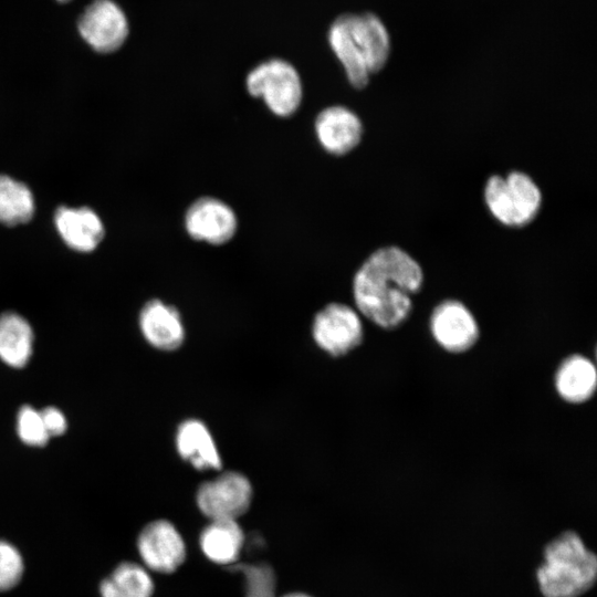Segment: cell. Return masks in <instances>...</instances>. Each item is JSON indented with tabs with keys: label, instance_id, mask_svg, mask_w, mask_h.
Instances as JSON below:
<instances>
[{
	"label": "cell",
	"instance_id": "obj_1",
	"mask_svg": "<svg viewBox=\"0 0 597 597\" xmlns=\"http://www.w3.org/2000/svg\"><path fill=\"white\" fill-rule=\"evenodd\" d=\"M423 282L420 264L399 247L374 251L353 279V297L359 314L384 329L400 326L410 315L412 296Z\"/></svg>",
	"mask_w": 597,
	"mask_h": 597
},
{
	"label": "cell",
	"instance_id": "obj_2",
	"mask_svg": "<svg viewBox=\"0 0 597 597\" xmlns=\"http://www.w3.org/2000/svg\"><path fill=\"white\" fill-rule=\"evenodd\" d=\"M328 42L355 88L368 84L371 74L388 61L390 38L383 21L374 13H346L331 25Z\"/></svg>",
	"mask_w": 597,
	"mask_h": 597
},
{
	"label": "cell",
	"instance_id": "obj_3",
	"mask_svg": "<svg viewBox=\"0 0 597 597\" xmlns=\"http://www.w3.org/2000/svg\"><path fill=\"white\" fill-rule=\"evenodd\" d=\"M537 570L544 597H579L595 583L597 558L574 532H565L545 548Z\"/></svg>",
	"mask_w": 597,
	"mask_h": 597
},
{
	"label": "cell",
	"instance_id": "obj_4",
	"mask_svg": "<svg viewBox=\"0 0 597 597\" xmlns=\"http://www.w3.org/2000/svg\"><path fill=\"white\" fill-rule=\"evenodd\" d=\"M483 196L491 214L500 223L513 228L531 223L542 206V192L536 182L517 170L490 177Z\"/></svg>",
	"mask_w": 597,
	"mask_h": 597
},
{
	"label": "cell",
	"instance_id": "obj_5",
	"mask_svg": "<svg viewBox=\"0 0 597 597\" xmlns=\"http://www.w3.org/2000/svg\"><path fill=\"white\" fill-rule=\"evenodd\" d=\"M245 86L250 95L263 100L276 116L289 117L300 107L303 97L301 77L285 60L270 59L249 72Z\"/></svg>",
	"mask_w": 597,
	"mask_h": 597
},
{
	"label": "cell",
	"instance_id": "obj_6",
	"mask_svg": "<svg viewBox=\"0 0 597 597\" xmlns=\"http://www.w3.org/2000/svg\"><path fill=\"white\" fill-rule=\"evenodd\" d=\"M252 495V485L244 474L226 471L199 485L196 502L210 520H237L249 510Z\"/></svg>",
	"mask_w": 597,
	"mask_h": 597
},
{
	"label": "cell",
	"instance_id": "obj_7",
	"mask_svg": "<svg viewBox=\"0 0 597 597\" xmlns=\"http://www.w3.org/2000/svg\"><path fill=\"white\" fill-rule=\"evenodd\" d=\"M312 335L322 350L338 357L362 343L364 331L356 310L343 303H329L316 313Z\"/></svg>",
	"mask_w": 597,
	"mask_h": 597
},
{
	"label": "cell",
	"instance_id": "obj_8",
	"mask_svg": "<svg viewBox=\"0 0 597 597\" xmlns=\"http://www.w3.org/2000/svg\"><path fill=\"white\" fill-rule=\"evenodd\" d=\"M430 332L441 348L453 354L472 348L480 334L472 312L457 300H446L433 308Z\"/></svg>",
	"mask_w": 597,
	"mask_h": 597
},
{
	"label": "cell",
	"instance_id": "obj_9",
	"mask_svg": "<svg viewBox=\"0 0 597 597\" xmlns=\"http://www.w3.org/2000/svg\"><path fill=\"white\" fill-rule=\"evenodd\" d=\"M137 548L145 567L163 574L175 572L187 553L181 534L166 520L147 524L138 535Z\"/></svg>",
	"mask_w": 597,
	"mask_h": 597
},
{
	"label": "cell",
	"instance_id": "obj_10",
	"mask_svg": "<svg viewBox=\"0 0 597 597\" xmlns=\"http://www.w3.org/2000/svg\"><path fill=\"white\" fill-rule=\"evenodd\" d=\"M187 233L197 241L221 245L235 234L238 220L232 208L214 197H201L185 213Z\"/></svg>",
	"mask_w": 597,
	"mask_h": 597
},
{
	"label": "cell",
	"instance_id": "obj_11",
	"mask_svg": "<svg viewBox=\"0 0 597 597\" xmlns=\"http://www.w3.org/2000/svg\"><path fill=\"white\" fill-rule=\"evenodd\" d=\"M82 38L96 51L117 50L128 34V22L122 9L112 0H95L78 21Z\"/></svg>",
	"mask_w": 597,
	"mask_h": 597
},
{
	"label": "cell",
	"instance_id": "obj_12",
	"mask_svg": "<svg viewBox=\"0 0 597 597\" xmlns=\"http://www.w3.org/2000/svg\"><path fill=\"white\" fill-rule=\"evenodd\" d=\"M314 127L321 146L335 156L350 153L363 136V124L358 115L342 105L322 109L316 116Z\"/></svg>",
	"mask_w": 597,
	"mask_h": 597
},
{
	"label": "cell",
	"instance_id": "obj_13",
	"mask_svg": "<svg viewBox=\"0 0 597 597\" xmlns=\"http://www.w3.org/2000/svg\"><path fill=\"white\" fill-rule=\"evenodd\" d=\"M139 328L145 339L160 350H176L185 341L179 311L160 300H150L139 313Z\"/></svg>",
	"mask_w": 597,
	"mask_h": 597
},
{
	"label": "cell",
	"instance_id": "obj_14",
	"mask_svg": "<svg viewBox=\"0 0 597 597\" xmlns=\"http://www.w3.org/2000/svg\"><path fill=\"white\" fill-rule=\"evenodd\" d=\"M176 449L197 470H220L222 467L213 437L201 420L187 419L179 425Z\"/></svg>",
	"mask_w": 597,
	"mask_h": 597
},
{
	"label": "cell",
	"instance_id": "obj_15",
	"mask_svg": "<svg viewBox=\"0 0 597 597\" xmlns=\"http://www.w3.org/2000/svg\"><path fill=\"white\" fill-rule=\"evenodd\" d=\"M55 226L64 242L80 252L93 251L104 235L101 219L86 207L59 208L55 213Z\"/></svg>",
	"mask_w": 597,
	"mask_h": 597
},
{
	"label": "cell",
	"instance_id": "obj_16",
	"mask_svg": "<svg viewBox=\"0 0 597 597\" xmlns=\"http://www.w3.org/2000/svg\"><path fill=\"white\" fill-rule=\"evenodd\" d=\"M554 384L557 394L566 402H585L596 391V367L589 358L572 355L564 359L556 370Z\"/></svg>",
	"mask_w": 597,
	"mask_h": 597
},
{
	"label": "cell",
	"instance_id": "obj_17",
	"mask_svg": "<svg viewBox=\"0 0 597 597\" xmlns=\"http://www.w3.org/2000/svg\"><path fill=\"white\" fill-rule=\"evenodd\" d=\"M199 544L208 559L231 566L238 563L244 534L237 520H210L200 533Z\"/></svg>",
	"mask_w": 597,
	"mask_h": 597
},
{
	"label": "cell",
	"instance_id": "obj_18",
	"mask_svg": "<svg viewBox=\"0 0 597 597\" xmlns=\"http://www.w3.org/2000/svg\"><path fill=\"white\" fill-rule=\"evenodd\" d=\"M33 331L21 315L7 312L0 316V359L10 367H24L32 356Z\"/></svg>",
	"mask_w": 597,
	"mask_h": 597
},
{
	"label": "cell",
	"instance_id": "obj_19",
	"mask_svg": "<svg viewBox=\"0 0 597 597\" xmlns=\"http://www.w3.org/2000/svg\"><path fill=\"white\" fill-rule=\"evenodd\" d=\"M100 590L102 597H151L154 583L145 567L124 562L102 582Z\"/></svg>",
	"mask_w": 597,
	"mask_h": 597
},
{
	"label": "cell",
	"instance_id": "obj_20",
	"mask_svg": "<svg viewBox=\"0 0 597 597\" xmlns=\"http://www.w3.org/2000/svg\"><path fill=\"white\" fill-rule=\"evenodd\" d=\"M34 212L31 190L13 178L0 175V223L17 226L28 222Z\"/></svg>",
	"mask_w": 597,
	"mask_h": 597
},
{
	"label": "cell",
	"instance_id": "obj_21",
	"mask_svg": "<svg viewBox=\"0 0 597 597\" xmlns=\"http://www.w3.org/2000/svg\"><path fill=\"white\" fill-rule=\"evenodd\" d=\"M229 567L243 576L245 597H276L275 574L270 565L235 563Z\"/></svg>",
	"mask_w": 597,
	"mask_h": 597
},
{
	"label": "cell",
	"instance_id": "obj_22",
	"mask_svg": "<svg viewBox=\"0 0 597 597\" xmlns=\"http://www.w3.org/2000/svg\"><path fill=\"white\" fill-rule=\"evenodd\" d=\"M17 432L20 440L28 446L43 447L50 439L40 411L31 406L20 408L17 417Z\"/></svg>",
	"mask_w": 597,
	"mask_h": 597
},
{
	"label": "cell",
	"instance_id": "obj_23",
	"mask_svg": "<svg viewBox=\"0 0 597 597\" xmlns=\"http://www.w3.org/2000/svg\"><path fill=\"white\" fill-rule=\"evenodd\" d=\"M23 574L20 552L10 543L0 540V591L13 588Z\"/></svg>",
	"mask_w": 597,
	"mask_h": 597
},
{
	"label": "cell",
	"instance_id": "obj_24",
	"mask_svg": "<svg viewBox=\"0 0 597 597\" xmlns=\"http://www.w3.org/2000/svg\"><path fill=\"white\" fill-rule=\"evenodd\" d=\"M40 415L49 437L61 436L66 431V418L57 408L46 407L40 410Z\"/></svg>",
	"mask_w": 597,
	"mask_h": 597
},
{
	"label": "cell",
	"instance_id": "obj_25",
	"mask_svg": "<svg viewBox=\"0 0 597 597\" xmlns=\"http://www.w3.org/2000/svg\"><path fill=\"white\" fill-rule=\"evenodd\" d=\"M282 597H311V596L306 595L304 593H291V594L282 596Z\"/></svg>",
	"mask_w": 597,
	"mask_h": 597
},
{
	"label": "cell",
	"instance_id": "obj_26",
	"mask_svg": "<svg viewBox=\"0 0 597 597\" xmlns=\"http://www.w3.org/2000/svg\"><path fill=\"white\" fill-rule=\"evenodd\" d=\"M59 1H66V0H59Z\"/></svg>",
	"mask_w": 597,
	"mask_h": 597
}]
</instances>
